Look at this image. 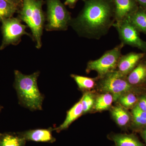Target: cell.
Instances as JSON below:
<instances>
[{"mask_svg":"<svg viewBox=\"0 0 146 146\" xmlns=\"http://www.w3.org/2000/svg\"><path fill=\"white\" fill-rule=\"evenodd\" d=\"M83 8L70 26L79 36L98 40L106 35L115 23L112 0H83Z\"/></svg>","mask_w":146,"mask_h":146,"instance_id":"cell-1","label":"cell"},{"mask_svg":"<svg viewBox=\"0 0 146 146\" xmlns=\"http://www.w3.org/2000/svg\"><path fill=\"white\" fill-rule=\"evenodd\" d=\"M39 72L25 75L20 71H14V86L19 103L31 110H42L44 97L37 86Z\"/></svg>","mask_w":146,"mask_h":146,"instance_id":"cell-2","label":"cell"},{"mask_svg":"<svg viewBox=\"0 0 146 146\" xmlns=\"http://www.w3.org/2000/svg\"><path fill=\"white\" fill-rule=\"evenodd\" d=\"M43 0H23L18 13V18L27 24L32 33L33 38L37 49L42 46V36L45 17L42 9Z\"/></svg>","mask_w":146,"mask_h":146,"instance_id":"cell-3","label":"cell"},{"mask_svg":"<svg viewBox=\"0 0 146 146\" xmlns=\"http://www.w3.org/2000/svg\"><path fill=\"white\" fill-rule=\"evenodd\" d=\"M47 31H65L70 26L71 14L60 0H46Z\"/></svg>","mask_w":146,"mask_h":146,"instance_id":"cell-4","label":"cell"},{"mask_svg":"<svg viewBox=\"0 0 146 146\" xmlns=\"http://www.w3.org/2000/svg\"><path fill=\"white\" fill-rule=\"evenodd\" d=\"M124 46L121 43L112 49L106 52L98 59L90 60L87 63L86 71H96L101 78L116 70L118 61L122 55V50Z\"/></svg>","mask_w":146,"mask_h":146,"instance_id":"cell-5","label":"cell"},{"mask_svg":"<svg viewBox=\"0 0 146 146\" xmlns=\"http://www.w3.org/2000/svg\"><path fill=\"white\" fill-rule=\"evenodd\" d=\"M100 78V88L102 91L111 94L115 101L127 94L132 88V85L127 81V76L117 70L108 73Z\"/></svg>","mask_w":146,"mask_h":146,"instance_id":"cell-6","label":"cell"},{"mask_svg":"<svg viewBox=\"0 0 146 146\" xmlns=\"http://www.w3.org/2000/svg\"><path fill=\"white\" fill-rule=\"evenodd\" d=\"M20 18L11 17L1 21L3 39L0 46V50H3L10 45H18L24 35L30 36L26 31L27 26L21 23Z\"/></svg>","mask_w":146,"mask_h":146,"instance_id":"cell-7","label":"cell"},{"mask_svg":"<svg viewBox=\"0 0 146 146\" xmlns=\"http://www.w3.org/2000/svg\"><path fill=\"white\" fill-rule=\"evenodd\" d=\"M119 35L121 43L137 48L143 52H146V42L140 37V33L127 19L115 22L113 25Z\"/></svg>","mask_w":146,"mask_h":146,"instance_id":"cell-8","label":"cell"},{"mask_svg":"<svg viewBox=\"0 0 146 146\" xmlns=\"http://www.w3.org/2000/svg\"><path fill=\"white\" fill-rule=\"evenodd\" d=\"M115 22L125 21L135 13L139 7L135 0H112Z\"/></svg>","mask_w":146,"mask_h":146,"instance_id":"cell-9","label":"cell"},{"mask_svg":"<svg viewBox=\"0 0 146 146\" xmlns=\"http://www.w3.org/2000/svg\"><path fill=\"white\" fill-rule=\"evenodd\" d=\"M145 55L143 52H131L122 55L118 61L117 71L127 76L143 60Z\"/></svg>","mask_w":146,"mask_h":146,"instance_id":"cell-10","label":"cell"},{"mask_svg":"<svg viewBox=\"0 0 146 146\" xmlns=\"http://www.w3.org/2000/svg\"><path fill=\"white\" fill-rule=\"evenodd\" d=\"M53 128L38 129L18 132V134L26 141L36 142L53 143L55 138L52 136Z\"/></svg>","mask_w":146,"mask_h":146,"instance_id":"cell-11","label":"cell"},{"mask_svg":"<svg viewBox=\"0 0 146 146\" xmlns=\"http://www.w3.org/2000/svg\"><path fill=\"white\" fill-rule=\"evenodd\" d=\"M82 113L83 109L81 99L68 111L66 119L63 123L58 127L53 128V130L56 131L58 133L61 131L67 129L74 121L81 116Z\"/></svg>","mask_w":146,"mask_h":146,"instance_id":"cell-12","label":"cell"},{"mask_svg":"<svg viewBox=\"0 0 146 146\" xmlns=\"http://www.w3.org/2000/svg\"><path fill=\"white\" fill-rule=\"evenodd\" d=\"M127 20L140 33L146 35V8L139 6L138 10Z\"/></svg>","mask_w":146,"mask_h":146,"instance_id":"cell-13","label":"cell"},{"mask_svg":"<svg viewBox=\"0 0 146 146\" xmlns=\"http://www.w3.org/2000/svg\"><path fill=\"white\" fill-rule=\"evenodd\" d=\"M131 85H136L143 82L146 79V61L142 60L127 77Z\"/></svg>","mask_w":146,"mask_h":146,"instance_id":"cell-14","label":"cell"},{"mask_svg":"<svg viewBox=\"0 0 146 146\" xmlns=\"http://www.w3.org/2000/svg\"><path fill=\"white\" fill-rule=\"evenodd\" d=\"M26 141L18 133H0V146H26Z\"/></svg>","mask_w":146,"mask_h":146,"instance_id":"cell-15","label":"cell"},{"mask_svg":"<svg viewBox=\"0 0 146 146\" xmlns=\"http://www.w3.org/2000/svg\"><path fill=\"white\" fill-rule=\"evenodd\" d=\"M112 138L116 146H145L133 135L115 134Z\"/></svg>","mask_w":146,"mask_h":146,"instance_id":"cell-16","label":"cell"},{"mask_svg":"<svg viewBox=\"0 0 146 146\" xmlns=\"http://www.w3.org/2000/svg\"><path fill=\"white\" fill-rule=\"evenodd\" d=\"M19 9L15 5L6 0H0V21L13 17Z\"/></svg>","mask_w":146,"mask_h":146,"instance_id":"cell-17","label":"cell"},{"mask_svg":"<svg viewBox=\"0 0 146 146\" xmlns=\"http://www.w3.org/2000/svg\"><path fill=\"white\" fill-rule=\"evenodd\" d=\"M112 115L116 122L120 126H125L129 121V115L126 111L120 106H117L112 110Z\"/></svg>","mask_w":146,"mask_h":146,"instance_id":"cell-18","label":"cell"},{"mask_svg":"<svg viewBox=\"0 0 146 146\" xmlns=\"http://www.w3.org/2000/svg\"><path fill=\"white\" fill-rule=\"evenodd\" d=\"M71 76L75 81L79 88L82 90L91 89L95 86V79L76 74H71Z\"/></svg>","mask_w":146,"mask_h":146,"instance_id":"cell-19","label":"cell"},{"mask_svg":"<svg viewBox=\"0 0 146 146\" xmlns=\"http://www.w3.org/2000/svg\"><path fill=\"white\" fill-rule=\"evenodd\" d=\"M113 96L109 93L103 94L98 97L96 101L95 108L98 111H102L108 109L112 104Z\"/></svg>","mask_w":146,"mask_h":146,"instance_id":"cell-20","label":"cell"},{"mask_svg":"<svg viewBox=\"0 0 146 146\" xmlns=\"http://www.w3.org/2000/svg\"><path fill=\"white\" fill-rule=\"evenodd\" d=\"M81 99L83 113H86L92 108L94 104V98L90 93H86L82 97Z\"/></svg>","mask_w":146,"mask_h":146,"instance_id":"cell-21","label":"cell"},{"mask_svg":"<svg viewBox=\"0 0 146 146\" xmlns=\"http://www.w3.org/2000/svg\"><path fill=\"white\" fill-rule=\"evenodd\" d=\"M120 102L123 106L129 108L133 106L137 102V98L132 94H125L119 99Z\"/></svg>","mask_w":146,"mask_h":146,"instance_id":"cell-22","label":"cell"},{"mask_svg":"<svg viewBox=\"0 0 146 146\" xmlns=\"http://www.w3.org/2000/svg\"><path fill=\"white\" fill-rule=\"evenodd\" d=\"M133 119L135 123L137 125L139 126L145 125H146V119L144 118L141 117L136 112H133Z\"/></svg>","mask_w":146,"mask_h":146,"instance_id":"cell-23","label":"cell"},{"mask_svg":"<svg viewBox=\"0 0 146 146\" xmlns=\"http://www.w3.org/2000/svg\"><path fill=\"white\" fill-rule=\"evenodd\" d=\"M133 112H136V114L141 117L144 118L146 119V112L142 110L139 108V107L136 105L133 110Z\"/></svg>","mask_w":146,"mask_h":146,"instance_id":"cell-24","label":"cell"},{"mask_svg":"<svg viewBox=\"0 0 146 146\" xmlns=\"http://www.w3.org/2000/svg\"><path fill=\"white\" fill-rule=\"evenodd\" d=\"M137 106L142 110L146 112V98H143L138 102Z\"/></svg>","mask_w":146,"mask_h":146,"instance_id":"cell-25","label":"cell"},{"mask_svg":"<svg viewBox=\"0 0 146 146\" xmlns=\"http://www.w3.org/2000/svg\"><path fill=\"white\" fill-rule=\"evenodd\" d=\"M79 0H65L64 5L68 6L70 8H74Z\"/></svg>","mask_w":146,"mask_h":146,"instance_id":"cell-26","label":"cell"},{"mask_svg":"<svg viewBox=\"0 0 146 146\" xmlns=\"http://www.w3.org/2000/svg\"><path fill=\"white\" fill-rule=\"evenodd\" d=\"M18 7L19 9L21 8L23 3V0H6Z\"/></svg>","mask_w":146,"mask_h":146,"instance_id":"cell-27","label":"cell"},{"mask_svg":"<svg viewBox=\"0 0 146 146\" xmlns=\"http://www.w3.org/2000/svg\"><path fill=\"white\" fill-rule=\"evenodd\" d=\"M138 3L139 6L146 8V0H135Z\"/></svg>","mask_w":146,"mask_h":146,"instance_id":"cell-28","label":"cell"},{"mask_svg":"<svg viewBox=\"0 0 146 146\" xmlns=\"http://www.w3.org/2000/svg\"><path fill=\"white\" fill-rule=\"evenodd\" d=\"M142 134H143V138L146 143V128L143 131Z\"/></svg>","mask_w":146,"mask_h":146,"instance_id":"cell-29","label":"cell"},{"mask_svg":"<svg viewBox=\"0 0 146 146\" xmlns=\"http://www.w3.org/2000/svg\"><path fill=\"white\" fill-rule=\"evenodd\" d=\"M143 60H145V61H146V52L145 53V56H144V57L143 58Z\"/></svg>","mask_w":146,"mask_h":146,"instance_id":"cell-30","label":"cell"},{"mask_svg":"<svg viewBox=\"0 0 146 146\" xmlns=\"http://www.w3.org/2000/svg\"><path fill=\"white\" fill-rule=\"evenodd\" d=\"M3 107L2 106H0V112H1V111Z\"/></svg>","mask_w":146,"mask_h":146,"instance_id":"cell-31","label":"cell"}]
</instances>
